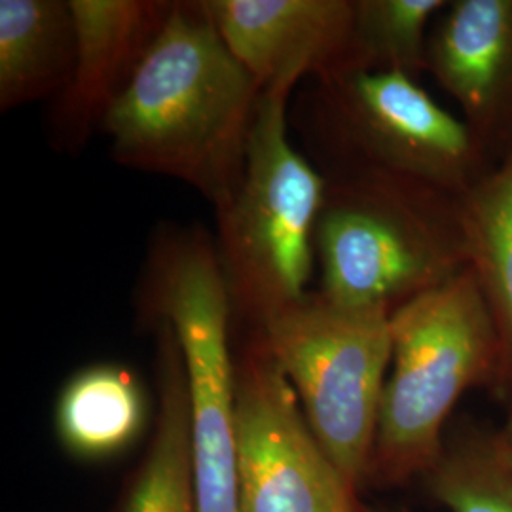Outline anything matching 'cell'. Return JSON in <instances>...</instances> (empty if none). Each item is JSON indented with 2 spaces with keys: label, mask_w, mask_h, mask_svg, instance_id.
<instances>
[{
  "label": "cell",
  "mask_w": 512,
  "mask_h": 512,
  "mask_svg": "<svg viewBox=\"0 0 512 512\" xmlns=\"http://www.w3.org/2000/svg\"><path fill=\"white\" fill-rule=\"evenodd\" d=\"M262 92L203 0L173 2L101 131L116 164L177 179L220 213L241 183Z\"/></svg>",
  "instance_id": "obj_1"
},
{
  "label": "cell",
  "mask_w": 512,
  "mask_h": 512,
  "mask_svg": "<svg viewBox=\"0 0 512 512\" xmlns=\"http://www.w3.org/2000/svg\"><path fill=\"white\" fill-rule=\"evenodd\" d=\"M321 173L317 293L393 313L467 266L461 196L370 169Z\"/></svg>",
  "instance_id": "obj_2"
},
{
  "label": "cell",
  "mask_w": 512,
  "mask_h": 512,
  "mask_svg": "<svg viewBox=\"0 0 512 512\" xmlns=\"http://www.w3.org/2000/svg\"><path fill=\"white\" fill-rule=\"evenodd\" d=\"M391 342L370 469L403 480L435 469L444 454V423L459 399L499 382V338L473 270L465 266L393 311Z\"/></svg>",
  "instance_id": "obj_3"
},
{
  "label": "cell",
  "mask_w": 512,
  "mask_h": 512,
  "mask_svg": "<svg viewBox=\"0 0 512 512\" xmlns=\"http://www.w3.org/2000/svg\"><path fill=\"white\" fill-rule=\"evenodd\" d=\"M293 92L275 86L260 95L241 183L217 213V253L232 306L258 329L311 293L317 264L315 230L327 183L291 143Z\"/></svg>",
  "instance_id": "obj_4"
},
{
  "label": "cell",
  "mask_w": 512,
  "mask_h": 512,
  "mask_svg": "<svg viewBox=\"0 0 512 512\" xmlns=\"http://www.w3.org/2000/svg\"><path fill=\"white\" fill-rule=\"evenodd\" d=\"M141 308L167 321L183 353L192 469L200 512H238L234 313L217 243L198 228H164L148 251Z\"/></svg>",
  "instance_id": "obj_5"
},
{
  "label": "cell",
  "mask_w": 512,
  "mask_h": 512,
  "mask_svg": "<svg viewBox=\"0 0 512 512\" xmlns=\"http://www.w3.org/2000/svg\"><path fill=\"white\" fill-rule=\"evenodd\" d=\"M329 458L357 490L370 471L391 366V313L310 293L258 329Z\"/></svg>",
  "instance_id": "obj_6"
},
{
  "label": "cell",
  "mask_w": 512,
  "mask_h": 512,
  "mask_svg": "<svg viewBox=\"0 0 512 512\" xmlns=\"http://www.w3.org/2000/svg\"><path fill=\"white\" fill-rule=\"evenodd\" d=\"M313 114L327 167L382 171L454 196L495 167L463 118L408 74L340 71L315 78Z\"/></svg>",
  "instance_id": "obj_7"
},
{
  "label": "cell",
  "mask_w": 512,
  "mask_h": 512,
  "mask_svg": "<svg viewBox=\"0 0 512 512\" xmlns=\"http://www.w3.org/2000/svg\"><path fill=\"white\" fill-rule=\"evenodd\" d=\"M238 512H355L283 370L256 340L236 366Z\"/></svg>",
  "instance_id": "obj_8"
},
{
  "label": "cell",
  "mask_w": 512,
  "mask_h": 512,
  "mask_svg": "<svg viewBox=\"0 0 512 512\" xmlns=\"http://www.w3.org/2000/svg\"><path fill=\"white\" fill-rule=\"evenodd\" d=\"M76 25V61L50 114L52 147L78 152L101 129L112 105L160 35L173 2L69 0Z\"/></svg>",
  "instance_id": "obj_9"
},
{
  "label": "cell",
  "mask_w": 512,
  "mask_h": 512,
  "mask_svg": "<svg viewBox=\"0 0 512 512\" xmlns=\"http://www.w3.org/2000/svg\"><path fill=\"white\" fill-rule=\"evenodd\" d=\"M427 73L495 165L512 154V0H450L429 33Z\"/></svg>",
  "instance_id": "obj_10"
},
{
  "label": "cell",
  "mask_w": 512,
  "mask_h": 512,
  "mask_svg": "<svg viewBox=\"0 0 512 512\" xmlns=\"http://www.w3.org/2000/svg\"><path fill=\"white\" fill-rule=\"evenodd\" d=\"M355 0H203L230 52L262 90L346 65Z\"/></svg>",
  "instance_id": "obj_11"
},
{
  "label": "cell",
  "mask_w": 512,
  "mask_h": 512,
  "mask_svg": "<svg viewBox=\"0 0 512 512\" xmlns=\"http://www.w3.org/2000/svg\"><path fill=\"white\" fill-rule=\"evenodd\" d=\"M76 25L65 0H0V112L57 97L71 80Z\"/></svg>",
  "instance_id": "obj_12"
},
{
  "label": "cell",
  "mask_w": 512,
  "mask_h": 512,
  "mask_svg": "<svg viewBox=\"0 0 512 512\" xmlns=\"http://www.w3.org/2000/svg\"><path fill=\"white\" fill-rule=\"evenodd\" d=\"M152 323L158 332L160 412L147 458L133 478L122 512H200L183 353L167 321Z\"/></svg>",
  "instance_id": "obj_13"
},
{
  "label": "cell",
  "mask_w": 512,
  "mask_h": 512,
  "mask_svg": "<svg viewBox=\"0 0 512 512\" xmlns=\"http://www.w3.org/2000/svg\"><path fill=\"white\" fill-rule=\"evenodd\" d=\"M461 219L467 266L499 338L497 389L512 404V154L461 196Z\"/></svg>",
  "instance_id": "obj_14"
},
{
  "label": "cell",
  "mask_w": 512,
  "mask_h": 512,
  "mask_svg": "<svg viewBox=\"0 0 512 512\" xmlns=\"http://www.w3.org/2000/svg\"><path fill=\"white\" fill-rule=\"evenodd\" d=\"M54 418L57 437L71 454L110 458L143 433L147 395L137 376L124 366H88L61 389Z\"/></svg>",
  "instance_id": "obj_15"
},
{
  "label": "cell",
  "mask_w": 512,
  "mask_h": 512,
  "mask_svg": "<svg viewBox=\"0 0 512 512\" xmlns=\"http://www.w3.org/2000/svg\"><path fill=\"white\" fill-rule=\"evenodd\" d=\"M446 6L448 0H355L348 59L340 71L420 78L427 73L429 21Z\"/></svg>",
  "instance_id": "obj_16"
},
{
  "label": "cell",
  "mask_w": 512,
  "mask_h": 512,
  "mask_svg": "<svg viewBox=\"0 0 512 512\" xmlns=\"http://www.w3.org/2000/svg\"><path fill=\"white\" fill-rule=\"evenodd\" d=\"M433 495L450 512H512V488L499 469L490 435L444 450L431 471Z\"/></svg>",
  "instance_id": "obj_17"
},
{
  "label": "cell",
  "mask_w": 512,
  "mask_h": 512,
  "mask_svg": "<svg viewBox=\"0 0 512 512\" xmlns=\"http://www.w3.org/2000/svg\"><path fill=\"white\" fill-rule=\"evenodd\" d=\"M490 446L499 469L503 471L512 488V404L503 427L490 435Z\"/></svg>",
  "instance_id": "obj_18"
}]
</instances>
